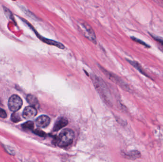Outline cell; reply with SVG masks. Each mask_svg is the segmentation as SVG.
<instances>
[{"mask_svg": "<svg viewBox=\"0 0 163 162\" xmlns=\"http://www.w3.org/2000/svg\"><path fill=\"white\" fill-rule=\"evenodd\" d=\"M91 78L97 91L100 94L102 98H104V100L108 103H110L109 102H111V97L105 83L97 76L94 75H92Z\"/></svg>", "mask_w": 163, "mask_h": 162, "instance_id": "6da1fadb", "label": "cell"}, {"mask_svg": "<svg viewBox=\"0 0 163 162\" xmlns=\"http://www.w3.org/2000/svg\"><path fill=\"white\" fill-rule=\"evenodd\" d=\"M75 134L72 129H63L60 133L57 139V143L60 147H67L71 145L74 141Z\"/></svg>", "mask_w": 163, "mask_h": 162, "instance_id": "7a4b0ae2", "label": "cell"}, {"mask_svg": "<svg viewBox=\"0 0 163 162\" xmlns=\"http://www.w3.org/2000/svg\"><path fill=\"white\" fill-rule=\"evenodd\" d=\"M23 105V101L19 96L13 95L10 98L8 101V107L11 111L15 112L19 110Z\"/></svg>", "mask_w": 163, "mask_h": 162, "instance_id": "3957f363", "label": "cell"}, {"mask_svg": "<svg viewBox=\"0 0 163 162\" xmlns=\"http://www.w3.org/2000/svg\"><path fill=\"white\" fill-rule=\"evenodd\" d=\"M79 24L81 30L85 35V36L92 42L94 43L96 42V36L94 30H92V28L88 24L82 21L81 23H79Z\"/></svg>", "mask_w": 163, "mask_h": 162, "instance_id": "277c9868", "label": "cell"}, {"mask_svg": "<svg viewBox=\"0 0 163 162\" xmlns=\"http://www.w3.org/2000/svg\"><path fill=\"white\" fill-rule=\"evenodd\" d=\"M102 71L104 72V74H105L106 77L111 80V81H113L114 82L116 83L117 84H118L119 86H121L122 88H124L125 89L127 90H129L130 89V88L127 84L118 77L111 73H109L105 69H102Z\"/></svg>", "mask_w": 163, "mask_h": 162, "instance_id": "5b68a950", "label": "cell"}, {"mask_svg": "<svg viewBox=\"0 0 163 162\" xmlns=\"http://www.w3.org/2000/svg\"><path fill=\"white\" fill-rule=\"evenodd\" d=\"M51 119L48 116L42 115L40 116L36 120V125L38 127L40 128H45L47 127L50 124Z\"/></svg>", "mask_w": 163, "mask_h": 162, "instance_id": "8992f818", "label": "cell"}, {"mask_svg": "<svg viewBox=\"0 0 163 162\" xmlns=\"http://www.w3.org/2000/svg\"><path fill=\"white\" fill-rule=\"evenodd\" d=\"M37 111L36 107L28 106L25 107L23 111V116L25 119H31L36 116Z\"/></svg>", "mask_w": 163, "mask_h": 162, "instance_id": "52a82bcc", "label": "cell"}, {"mask_svg": "<svg viewBox=\"0 0 163 162\" xmlns=\"http://www.w3.org/2000/svg\"><path fill=\"white\" fill-rule=\"evenodd\" d=\"M68 123L67 119L65 118H60L56 120L54 127L53 130L54 132L60 130L62 127H65Z\"/></svg>", "mask_w": 163, "mask_h": 162, "instance_id": "ba28073f", "label": "cell"}, {"mask_svg": "<svg viewBox=\"0 0 163 162\" xmlns=\"http://www.w3.org/2000/svg\"><path fill=\"white\" fill-rule=\"evenodd\" d=\"M36 33L37 36L38 37L39 39H40L41 40H42L44 43H46V44H48L49 45H53L54 46L57 47L59 48L60 49H65V46H64V45L62 44L58 43L57 41H54V40H52V39H47L43 37L40 36L39 34H38L37 32H36Z\"/></svg>", "mask_w": 163, "mask_h": 162, "instance_id": "9c48e42d", "label": "cell"}, {"mask_svg": "<svg viewBox=\"0 0 163 162\" xmlns=\"http://www.w3.org/2000/svg\"><path fill=\"white\" fill-rule=\"evenodd\" d=\"M127 61L129 62L131 65H132L136 69H137V70L139 71V73H141L143 75H144V76L147 77H148L149 79H152L151 77H150L148 75V74L146 73H145L144 70L143 68L142 67L140 64L138 63V62H136V61H132V60H128V59H127Z\"/></svg>", "mask_w": 163, "mask_h": 162, "instance_id": "30bf717a", "label": "cell"}, {"mask_svg": "<svg viewBox=\"0 0 163 162\" xmlns=\"http://www.w3.org/2000/svg\"><path fill=\"white\" fill-rule=\"evenodd\" d=\"M125 155L127 158L131 159V160H135V159H138L141 157V154L140 152L136 150H132L129 153H126Z\"/></svg>", "mask_w": 163, "mask_h": 162, "instance_id": "8fae6325", "label": "cell"}, {"mask_svg": "<svg viewBox=\"0 0 163 162\" xmlns=\"http://www.w3.org/2000/svg\"><path fill=\"white\" fill-rule=\"evenodd\" d=\"M26 100L29 104H30L31 106H33L34 107H38L39 104L38 101L35 96L32 95H28L26 98Z\"/></svg>", "mask_w": 163, "mask_h": 162, "instance_id": "7c38bea8", "label": "cell"}, {"mask_svg": "<svg viewBox=\"0 0 163 162\" xmlns=\"http://www.w3.org/2000/svg\"><path fill=\"white\" fill-rule=\"evenodd\" d=\"M22 127L24 129L27 130H32L34 128V123L31 121H27L22 125Z\"/></svg>", "mask_w": 163, "mask_h": 162, "instance_id": "4fadbf2b", "label": "cell"}, {"mask_svg": "<svg viewBox=\"0 0 163 162\" xmlns=\"http://www.w3.org/2000/svg\"><path fill=\"white\" fill-rule=\"evenodd\" d=\"M11 121L15 123H17L21 121V117L19 113L16 112L13 113L11 116Z\"/></svg>", "mask_w": 163, "mask_h": 162, "instance_id": "5bb4252c", "label": "cell"}, {"mask_svg": "<svg viewBox=\"0 0 163 162\" xmlns=\"http://www.w3.org/2000/svg\"><path fill=\"white\" fill-rule=\"evenodd\" d=\"M131 38L132 40L135 41L136 43H138V44L142 45H143L144 46L147 48H151V46L149 45L147 43H145V42L143 41V40H141V39H138L134 37H131Z\"/></svg>", "mask_w": 163, "mask_h": 162, "instance_id": "9a60e30c", "label": "cell"}, {"mask_svg": "<svg viewBox=\"0 0 163 162\" xmlns=\"http://www.w3.org/2000/svg\"><path fill=\"white\" fill-rule=\"evenodd\" d=\"M151 37L154 39V40L157 41V43H159L161 45H162V46L163 47V39L157 37L155 36L154 35H152V34H150L149 33Z\"/></svg>", "mask_w": 163, "mask_h": 162, "instance_id": "2e32d148", "label": "cell"}, {"mask_svg": "<svg viewBox=\"0 0 163 162\" xmlns=\"http://www.w3.org/2000/svg\"><path fill=\"white\" fill-rule=\"evenodd\" d=\"M33 133L34 134H36L37 135H39V136H42V137L46 136V134L44 132H43V131L40 130V129H37L34 130L33 131Z\"/></svg>", "mask_w": 163, "mask_h": 162, "instance_id": "e0dca14e", "label": "cell"}, {"mask_svg": "<svg viewBox=\"0 0 163 162\" xmlns=\"http://www.w3.org/2000/svg\"><path fill=\"white\" fill-rule=\"evenodd\" d=\"M6 117L7 114L5 111L3 110V109L0 108V118H5Z\"/></svg>", "mask_w": 163, "mask_h": 162, "instance_id": "ac0fdd59", "label": "cell"}, {"mask_svg": "<svg viewBox=\"0 0 163 162\" xmlns=\"http://www.w3.org/2000/svg\"><path fill=\"white\" fill-rule=\"evenodd\" d=\"M155 2H157V3H159V4H160L161 5H162V6H163V1H155Z\"/></svg>", "mask_w": 163, "mask_h": 162, "instance_id": "d6986e66", "label": "cell"}]
</instances>
